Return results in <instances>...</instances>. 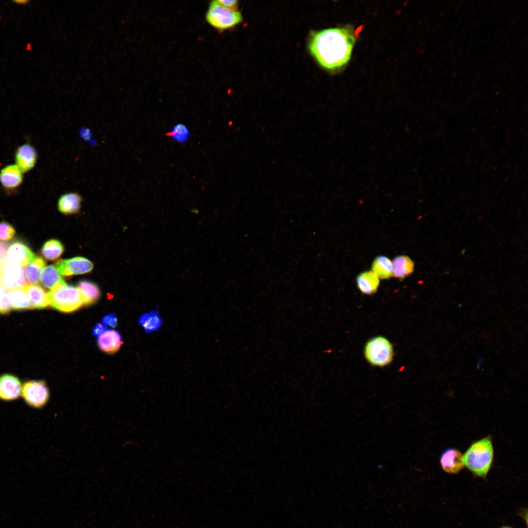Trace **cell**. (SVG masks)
Listing matches in <instances>:
<instances>
[{"mask_svg": "<svg viewBox=\"0 0 528 528\" xmlns=\"http://www.w3.org/2000/svg\"><path fill=\"white\" fill-rule=\"evenodd\" d=\"M25 279L23 266L11 265L6 262L3 264L0 283L5 290H10L27 285Z\"/></svg>", "mask_w": 528, "mask_h": 528, "instance_id": "8", "label": "cell"}, {"mask_svg": "<svg viewBox=\"0 0 528 528\" xmlns=\"http://www.w3.org/2000/svg\"><path fill=\"white\" fill-rule=\"evenodd\" d=\"M25 286L9 290V299L12 308L15 309L31 308Z\"/></svg>", "mask_w": 528, "mask_h": 528, "instance_id": "20", "label": "cell"}, {"mask_svg": "<svg viewBox=\"0 0 528 528\" xmlns=\"http://www.w3.org/2000/svg\"><path fill=\"white\" fill-rule=\"evenodd\" d=\"M190 133V130L185 125L177 123L171 128L168 135L174 141L183 144L188 140Z\"/></svg>", "mask_w": 528, "mask_h": 528, "instance_id": "26", "label": "cell"}, {"mask_svg": "<svg viewBox=\"0 0 528 528\" xmlns=\"http://www.w3.org/2000/svg\"><path fill=\"white\" fill-rule=\"evenodd\" d=\"M500 528H512L510 527H507V526H504V527H501Z\"/></svg>", "mask_w": 528, "mask_h": 528, "instance_id": "36", "label": "cell"}, {"mask_svg": "<svg viewBox=\"0 0 528 528\" xmlns=\"http://www.w3.org/2000/svg\"><path fill=\"white\" fill-rule=\"evenodd\" d=\"M40 279L41 284L50 289L65 283L55 266L53 265L44 267L41 272Z\"/></svg>", "mask_w": 528, "mask_h": 528, "instance_id": "23", "label": "cell"}, {"mask_svg": "<svg viewBox=\"0 0 528 528\" xmlns=\"http://www.w3.org/2000/svg\"><path fill=\"white\" fill-rule=\"evenodd\" d=\"M356 281L360 291L367 295L374 294L380 283L379 278L372 271L360 273L356 277Z\"/></svg>", "mask_w": 528, "mask_h": 528, "instance_id": "17", "label": "cell"}, {"mask_svg": "<svg viewBox=\"0 0 528 528\" xmlns=\"http://www.w3.org/2000/svg\"><path fill=\"white\" fill-rule=\"evenodd\" d=\"M392 262V276L402 280L411 275L414 270V263L406 255L396 257Z\"/></svg>", "mask_w": 528, "mask_h": 528, "instance_id": "18", "label": "cell"}, {"mask_svg": "<svg viewBox=\"0 0 528 528\" xmlns=\"http://www.w3.org/2000/svg\"><path fill=\"white\" fill-rule=\"evenodd\" d=\"M78 287L82 296L84 305H91L96 302L100 296L98 286L94 283L82 280L79 282Z\"/></svg>", "mask_w": 528, "mask_h": 528, "instance_id": "22", "label": "cell"}, {"mask_svg": "<svg viewBox=\"0 0 528 528\" xmlns=\"http://www.w3.org/2000/svg\"><path fill=\"white\" fill-rule=\"evenodd\" d=\"M367 361L373 366L383 367L389 364L394 356L393 347L385 337L379 336L370 339L364 348Z\"/></svg>", "mask_w": 528, "mask_h": 528, "instance_id": "5", "label": "cell"}, {"mask_svg": "<svg viewBox=\"0 0 528 528\" xmlns=\"http://www.w3.org/2000/svg\"><path fill=\"white\" fill-rule=\"evenodd\" d=\"M494 449L488 435L472 442L462 455L464 466L474 475L485 479L492 465Z\"/></svg>", "mask_w": 528, "mask_h": 528, "instance_id": "2", "label": "cell"}, {"mask_svg": "<svg viewBox=\"0 0 528 528\" xmlns=\"http://www.w3.org/2000/svg\"><path fill=\"white\" fill-rule=\"evenodd\" d=\"M440 463L445 472L451 474L459 473L464 467L462 455L454 448H447L441 453Z\"/></svg>", "mask_w": 528, "mask_h": 528, "instance_id": "12", "label": "cell"}, {"mask_svg": "<svg viewBox=\"0 0 528 528\" xmlns=\"http://www.w3.org/2000/svg\"><path fill=\"white\" fill-rule=\"evenodd\" d=\"M372 271L379 279H389L392 276V262L385 256H378L373 262Z\"/></svg>", "mask_w": 528, "mask_h": 528, "instance_id": "21", "label": "cell"}, {"mask_svg": "<svg viewBox=\"0 0 528 528\" xmlns=\"http://www.w3.org/2000/svg\"><path fill=\"white\" fill-rule=\"evenodd\" d=\"M10 245L9 242L0 241V260L3 264L6 262L7 253Z\"/></svg>", "mask_w": 528, "mask_h": 528, "instance_id": "31", "label": "cell"}, {"mask_svg": "<svg viewBox=\"0 0 528 528\" xmlns=\"http://www.w3.org/2000/svg\"><path fill=\"white\" fill-rule=\"evenodd\" d=\"M11 308L8 292L5 290L0 296V313H8L10 311Z\"/></svg>", "mask_w": 528, "mask_h": 528, "instance_id": "28", "label": "cell"}, {"mask_svg": "<svg viewBox=\"0 0 528 528\" xmlns=\"http://www.w3.org/2000/svg\"><path fill=\"white\" fill-rule=\"evenodd\" d=\"M355 41V34L352 27L328 28L312 33L309 49L322 67L335 70L349 62Z\"/></svg>", "mask_w": 528, "mask_h": 528, "instance_id": "1", "label": "cell"}, {"mask_svg": "<svg viewBox=\"0 0 528 528\" xmlns=\"http://www.w3.org/2000/svg\"><path fill=\"white\" fill-rule=\"evenodd\" d=\"M216 1L219 4L227 8L237 11L238 1L237 0H218Z\"/></svg>", "mask_w": 528, "mask_h": 528, "instance_id": "30", "label": "cell"}, {"mask_svg": "<svg viewBox=\"0 0 528 528\" xmlns=\"http://www.w3.org/2000/svg\"><path fill=\"white\" fill-rule=\"evenodd\" d=\"M102 323L104 326L114 328L117 325V318L114 313H109L103 317Z\"/></svg>", "mask_w": 528, "mask_h": 528, "instance_id": "29", "label": "cell"}, {"mask_svg": "<svg viewBox=\"0 0 528 528\" xmlns=\"http://www.w3.org/2000/svg\"><path fill=\"white\" fill-rule=\"evenodd\" d=\"M45 265V263L40 257H35L34 260L25 268V276L27 282L30 285L38 283L41 272Z\"/></svg>", "mask_w": 528, "mask_h": 528, "instance_id": "24", "label": "cell"}, {"mask_svg": "<svg viewBox=\"0 0 528 528\" xmlns=\"http://www.w3.org/2000/svg\"><path fill=\"white\" fill-rule=\"evenodd\" d=\"M64 251V246L60 242L51 239L46 241L43 245L41 252L44 258L53 261L59 258Z\"/></svg>", "mask_w": 528, "mask_h": 528, "instance_id": "25", "label": "cell"}, {"mask_svg": "<svg viewBox=\"0 0 528 528\" xmlns=\"http://www.w3.org/2000/svg\"><path fill=\"white\" fill-rule=\"evenodd\" d=\"M59 273L64 276L84 274L90 272L93 268V264L88 259L76 257L58 261L55 266Z\"/></svg>", "mask_w": 528, "mask_h": 528, "instance_id": "7", "label": "cell"}, {"mask_svg": "<svg viewBox=\"0 0 528 528\" xmlns=\"http://www.w3.org/2000/svg\"><path fill=\"white\" fill-rule=\"evenodd\" d=\"M82 197L77 193H69L60 197L58 202L59 210L65 214L77 212L81 207Z\"/></svg>", "mask_w": 528, "mask_h": 528, "instance_id": "19", "label": "cell"}, {"mask_svg": "<svg viewBox=\"0 0 528 528\" xmlns=\"http://www.w3.org/2000/svg\"><path fill=\"white\" fill-rule=\"evenodd\" d=\"M35 258V254L24 243L15 242L9 246L6 255V262L13 266H24Z\"/></svg>", "mask_w": 528, "mask_h": 528, "instance_id": "9", "label": "cell"}, {"mask_svg": "<svg viewBox=\"0 0 528 528\" xmlns=\"http://www.w3.org/2000/svg\"><path fill=\"white\" fill-rule=\"evenodd\" d=\"M138 323L145 333L151 334L160 330L164 324V320L158 308L156 307L141 314L138 318Z\"/></svg>", "mask_w": 528, "mask_h": 528, "instance_id": "13", "label": "cell"}, {"mask_svg": "<svg viewBox=\"0 0 528 528\" xmlns=\"http://www.w3.org/2000/svg\"><path fill=\"white\" fill-rule=\"evenodd\" d=\"M97 344L103 352L109 353L116 352L122 344L120 334L114 330H107L98 337Z\"/></svg>", "mask_w": 528, "mask_h": 528, "instance_id": "15", "label": "cell"}, {"mask_svg": "<svg viewBox=\"0 0 528 528\" xmlns=\"http://www.w3.org/2000/svg\"><path fill=\"white\" fill-rule=\"evenodd\" d=\"M21 395L25 403L35 409L43 408L49 399V390L44 380L25 382L22 386Z\"/></svg>", "mask_w": 528, "mask_h": 528, "instance_id": "6", "label": "cell"}, {"mask_svg": "<svg viewBox=\"0 0 528 528\" xmlns=\"http://www.w3.org/2000/svg\"><path fill=\"white\" fill-rule=\"evenodd\" d=\"M25 287L31 308H44L49 305L48 292L41 286L27 284Z\"/></svg>", "mask_w": 528, "mask_h": 528, "instance_id": "16", "label": "cell"}, {"mask_svg": "<svg viewBox=\"0 0 528 528\" xmlns=\"http://www.w3.org/2000/svg\"><path fill=\"white\" fill-rule=\"evenodd\" d=\"M107 330L105 326L102 324L97 323L94 326L92 330V334L93 336L99 337Z\"/></svg>", "mask_w": 528, "mask_h": 528, "instance_id": "32", "label": "cell"}, {"mask_svg": "<svg viewBox=\"0 0 528 528\" xmlns=\"http://www.w3.org/2000/svg\"><path fill=\"white\" fill-rule=\"evenodd\" d=\"M3 269V263L0 261V276L2 273Z\"/></svg>", "mask_w": 528, "mask_h": 528, "instance_id": "35", "label": "cell"}, {"mask_svg": "<svg viewBox=\"0 0 528 528\" xmlns=\"http://www.w3.org/2000/svg\"><path fill=\"white\" fill-rule=\"evenodd\" d=\"M22 385L19 379L10 374L0 376V399L11 401L18 399L22 393Z\"/></svg>", "mask_w": 528, "mask_h": 528, "instance_id": "11", "label": "cell"}, {"mask_svg": "<svg viewBox=\"0 0 528 528\" xmlns=\"http://www.w3.org/2000/svg\"><path fill=\"white\" fill-rule=\"evenodd\" d=\"M15 234V230L9 223L2 221L0 222V240L7 241L12 239Z\"/></svg>", "mask_w": 528, "mask_h": 528, "instance_id": "27", "label": "cell"}, {"mask_svg": "<svg viewBox=\"0 0 528 528\" xmlns=\"http://www.w3.org/2000/svg\"><path fill=\"white\" fill-rule=\"evenodd\" d=\"M49 305L64 312L73 311L84 305V301L78 287L61 284L48 292Z\"/></svg>", "mask_w": 528, "mask_h": 528, "instance_id": "3", "label": "cell"}, {"mask_svg": "<svg viewBox=\"0 0 528 528\" xmlns=\"http://www.w3.org/2000/svg\"><path fill=\"white\" fill-rule=\"evenodd\" d=\"M23 174L15 164L6 165L0 171V183L6 189H16L22 182Z\"/></svg>", "mask_w": 528, "mask_h": 528, "instance_id": "14", "label": "cell"}, {"mask_svg": "<svg viewBox=\"0 0 528 528\" xmlns=\"http://www.w3.org/2000/svg\"><path fill=\"white\" fill-rule=\"evenodd\" d=\"M205 19L211 26L219 31L235 27L242 21L240 12L227 8L216 0L211 1L205 14Z\"/></svg>", "mask_w": 528, "mask_h": 528, "instance_id": "4", "label": "cell"}, {"mask_svg": "<svg viewBox=\"0 0 528 528\" xmlns=\"http://www.w3.org/2000/svg\"><path fill=\"white\" fill-rule=\"evenodd\" d=\"M15 2L17 3L18 4H26L28 2V1H26V0H23H23H18V1H15Z\"/></svg>", "mask_w": 528, "mask_h": 528, "instance_id": "33", "label": "cell"}, {"mask_svg": "<svg viewBox=\"0 0 528 528\" xmlns=\"http://www.w3.org/2000/svg\"><path fill=\"white\" fill-rule=\"evenodd\" d=\"M5 290V289L2 287V285L0 283V296L2 294V293L4 292Z\"/></svg>", "mask_w": 528, "mask_h": 528, "instance_id": "34", "label": "cell"}, {"mask_svg": "<svg viewBox=\"0 0 528 528\" xmlns=\"http://www.w3.org/2000/svg\"><path fill=\"white\" fill-rule=\"evenodd\" d=\"M37 152L34 147L29 143L18 147L15 154V164L23 173L33 169L37 163Z\"/></svg>", "mask_w": 528, "mask_h": 528, "instance_id": "10", "label": "cell"}]
</instances>
